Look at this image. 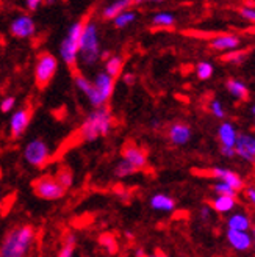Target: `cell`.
Returning a JSON list of instances; mask_svg holds the SVG:
<instances>
[{
    "mask_svg": "<svg viewBox=\"0 0 255 257\" xmlns=\"http://www.w3.org/2000/svg\"><path fill=\"white\" fill-rule=\"evenodd\" d=\"M40 7H41L40 0H27V2H25V8H27L30 13H36L40 10Z\"/></svg>",
    "mask_w": 255,
    "mask_h": 257,
    "instance_id": "cell-37",
    "label": "cell"
},
{
    "mask_svg": "<svg viewBox=\"0 0 255 257\" xmlns=\"http://www.w3.org/2000/svg\"><path fill=\"white\" fill-rule=\"evenodd\" d=\"M122 68H124V58L121 55H111L107 61H105V72L113 77L114 80H116V77L122 72Z\"/></svg>",
    "mask_w": 255,
    "mask_h": 257,
    "instance_id": "cell-24",
    "label": "cell"
},
{
    "mask_svg": "<svg viewBox=\"0 0 255 257\" xmlns=\"http://www.w3.org/2000/svg\"><path fill=\"white\" fill-rule=\"evenodd\" d=\"M239 15L243 19L255 24V7H241L239 8Z\"/></svg>",
    "mask_w": 255,
    "mask_h": 257,
    "instance_id": "cell-34",
    "label": "cell"
},
{
    "mask_svg": "<svg viewBox=\"0 0 255 257\" xmlns=\"http://www.w3.org/2000/svg\"><path fill=\"white\" fill-rule=\"evenodd\" d=\"M58 71V60L55 55L43 52L38 55L35 63V83L38 88H46Z\"/></svg>",
    "mask_w": 255,
    "mask_h": 257,
    "instance_id": "cell-5",
    "label": "cell"
},
{
    "mask_svg": "<svg viewBox=\"0 0 255 257\" xmlns=\"http://www.w3.org/2000/svg\"><path fill=\"white\" fill-rule=\"evenodd\" d=\"M93 83H94V88H96L97 94L100 96V99L104 100V104H107L114 91V79L110 77L105 71H100L96 74Z\"/></svg>",
    "mask_w": 255,
    "mask_h": 257,
    "instance_id": "cell-13",
    "label": "cell"
},
{
    "mask_svg": "<svg viewBox=\"0 0 255 257\" xmlns=\"http://www.w3.org/2000/svg\"><path fill=\"white\" fill-rule=\"evenodd\" d=\"M130 5H132V2H129V0H116V2H111L107 7H104V10H102V19L114 21L121 15V13H124L125 10H129Z\"/></svg>",
    "mask_w": 255,
    "mask_h": 257,
    "instance_id": "cell-21",
    "label": "cell"
},
{
    "mask_svg": "<svg viewBox=\"0 0 255 257\" xmlns=\"http://www.w3.org/2000/svg\"><path fill=\"white\" fill-rule=\"evenodd\" d=\"M36 238V229L32 224H21L8 230L2 245L0 257H27Z\"/></svg>",
    "mask_w": 255,
    "mask_h": 257,
    "instance_id": "cell-1",
    "label": "cell"
},
{
    "mask_svg": "<svg viewBox=\"0 0 255 257\" xmlns=\"http://www.w3.org/2000/svg\"><path fill=\"white\" fill-rule=\"evenodd\" d=\"M74 83H75V86L79 88V91H82V93L88 97L89 104H91L94 108H102V107H105L104 100L100 99V96H99L97 91H96L93 80H89L88 77H85V75H82V74H77V75L74 77Z\"/></svg>",
    "mask_w": 255,
    "mask_h": 257,
    "instance_id": "cell-11",
    "label": "cell"
},
{
    "mask_svg": "<svg viewBox=\"0 0 255 257\" xmlns=\"http://www.w3.org/2000/svg\"><path fill=\"white\" fill-rule=\"evenodd\" d=\"M152 24H154V27H158V29H169V27H174L175 18H174V15H171V13L160 11L152 18Z\"/></svg>",
    "mask_w": 255,
    "mask_h": 257,
    "instance_id": "cell-26",
    "label": "cell"
},
{
    "mask_svg": "<svg viewBox=\"0 0 255 257\" xmlns=\"http://www.w3.org/2000/svg\"><path fill=\"white\" fill-rule=\"evenodd\" d=\"M55 177H57V181L63 187H65L66 190L71 188L72 184H74V174H72V171L69 168H61V170H58V173L55 174Z\"/></svg>",
    "mask_w": 255,
    "mask_h": 257,
    "instance_id": "cell-30",
    "label": "cell"
},
{
    "mask_svg": "<svg viewBox=\"0 0 255 257\" xmlns=\"http://www.w3.org/2000/svg\"><path fill=\"white\" fill-rule=\"evenodd\" d=\"M100 55H102V50H100V38H99L97 24L93 19H88L83 35H82L79 60L85 66H94L100 60Z\"/></svg>",
    "mask_w": 255,
    "mask_h": 257,
    "instance_id": "cell-4",
    "label": "cell"
},
{
    "mask_svg": "<svg viewBox=\"0 0 255 257\" xmlns=\"http://www.w3.org/2000/svg\"><path fill=\"white\" fill-rule=\"evenodd\" d=\"M10 33H11V36L18 38V40H29V38H32L36 33L35 19L29 15V13L18 15L10 22Z\"/></svg>",
    "mask_w": 255,
    "mask_h": 257,
    "instance_id": "cell-8",
    "label": "cell"
},
{
    "mask_svg": "<svg viewBox=\"0 0 255 257\" xmlns=\"http://www.w3.org/2000/svg\"><path fill=\"white\" fill-rule=\"evenodd\" d=\"M208 174H210L213 179H216L218 182H224V184H227L228 187H232L236 193L244 188V181H243V177H241L238 173L232 171V170L221 168V166H213V168H210Z\"/></svg>",
    "mask_w": 255,
    "mask_h": 257,
    "instance_id": "cell-10",
    "label": "cell"
},
{
    "mask_svg": "<svg viewBox=\"0 0 255 257\" xmlns=\"http://www.w3.org/2000/svg\"><path fill=\"white\" fill-rule=\"evenodd\" d=\"M227 91L230 93L235 99L238 100H246L249 97V88L244 82H241L238 79H228L225 82Z\"/></svg>",
    "mask_w": 255,
    "mask_h": 257,
    "instance_id": "cell-23",
    "label": "cell"
},
{
    "mask_svg": "<svg viewBox=\"0 0 255 257\" xmlns=\"http://www.w3.org/2000/svg\"><path fill=\"white\" fill-rule=\"evenodd\" d=\"M122 82L125 85H133L136 82V75L132 72H125V74H122Z\"/></svg>",
    "mask_w": 255,
    "mask_h": 257,
    "instance_id": "cell-40",
    "label": "cell"
},
{
    "mask_svg": "<svg viewBox=\"0 0 255 257\" xmlns=\"http://www.w3.org/2000/svg\"><path fill=\"white\" fill-rule=\"evenodd\" d=\"M218 138L221 143V149H235L236 140H238L236 127L228 121L221 122L218 127Z\"/></svg>",
    "mask_w": 255,
    "mask_h": 257,
    "instance_id": "cell-17",
    "label": "cell"
},
{
    "mask_svg": "<svg viewBox=\"0 0 255 257\" xmlns=\"http://www.w3.org/2000/svg\"><path fill=\"white\" fill-rule=\"evenodd\" d=\"M210 207L216 213H230L236 207V198H230V196H214L211 199Z\"/></svg>",
    "mask_w": 255,
    "mask_h": 257,
    "instance_id": "cell-22",
    "label": "cell"
},
{
    "mask_svg": "<svg viewBox=\"0 0 255 257\" xmlns=\"http://www.w3.org/2000/svg\"><path fill=\"white\" fill-rule=\"evenodd\" d=\"M136 257H168V255H164V254H150V255H147L144 252V249H136Z\"/></svg>",
    "mask_w": 255,
    "mask_h": 257,
    "instance_id": "cell-41",
    "label": "cell"
},
{
    "mask_svg": "<svg viewBox=\"0 0 255 257\" xmlns=\"http://www.w3.org/2000/svg\"><path fill=\"white\" fill-rule=\"evenodd\" d=\"M122 160L129 162L136 171L144 170L146 165H147V156H146V152L141 148L133 146V145L124 148V151H122Z\"/></svg>",
    "mask_w": 255,
    "mask_h": 257,
    "instance_id": "cell-16",
    "label": "cell"
},
{
    "mask_svg": "<svg viewBox=\"0 0 255 257\" xmlns=\"http://www.w3.org/2000/svg\"><path fill=\"white\" fill-rule=\"evenodd\" d=\"M213 71H214V68L210 61H200L196 66V75L200 80H210L213 75Z\"/></svg>",
    "mask_w": 255,
    "mask_h": 257,
    "instance_id": "cell-29",
    "label": "cell"
},
{
    "mask_svg": "<svg viewBox=\"0 0 255 257\" xmlns=\"http://www.w3.org/2000/svg\"><path fill=\"white\" fill-rule=\"evenodd\" d=\"M193 137V132H191V127L185 122H174L169 125L168 128V138L172 145L175 146H183Z\"/></svg>",
    "mask_w": 255,
    "mask_h": 257,
    "instance_id": "cell-14",
    "label": "cell"
},
{
    "mask_svg": "<svg viewBox=\"0 0 255 257\" xmlns=\"http://www.w3.org/2000/svg\"><path fill=\"white\" fill-rule=\"evenodd\" d=\"M239 44H241L239 38L236 35H230V33L218 35L210 41V47L218 50V52H235V50L239 47Z\"/></svg>",
    "mask_w": 255,
    "mask_h": 257,
    "instance_id": "cell-15",
    "label": "cell"
},
{
    "mask_svg": "<svg viewBox=\"0 0 255 257\" xmlns=\"http://www.w3.org/2000/svg\"><path fill=\"white\" fill-rule=\"evenodd\" d=\"M252 227L250 218L244 212H235L227 218V229L239 230V232H249Z\"/></svg>",
    "mask_w": 255,
    "mask_h": 257,
    "instance_id": "cell-19",
    "label": "cell"
},
{
    "mask_svg": "<svg viewBox=\"0 0 255 257\" xmlns=\"http://www.w3.org/2000/svg\"><path fill=\"white\" fill-rule=\"evenodd\" d=\"M208 108H210V113L213 114L214 118H219V119H224L225 118V110H224V105L218 99H213L210 100L208 104Z\"/></svg>",
    "mask_w": 255,
    "mask_h": 257,
    "instance_id": "cell-32",
    "label": "cell"
},
{
    "mask_svg": "<svg viewBox=\"0 0 255 257\" xmlns=\"http://www.w3.org/2000/svg\"><path fill=\"white\" fill-rule=\"evenodd\" d=\"M210 213H211V207L210 205H202L200 207V210H199V215H200V218L203 221H207L208 218H210Z\"/></svg>",
    "mask_w": 255,
    "mask_h": 257,
    "instance_id": "cell-39",
    "label": "cell"
},
{
    "mask_svg": "<svg viewBox=\"0 0 255 257\" xmlns=\"http://www.w3.org/2000/svg\"><path fill=\"white\" fill-rule=\"evenodd\" d=\"M149 204H150V207L154 210L164 212V213H169V212L175 210V205H177L174 198L164 195V193H157V195H154L150 198Z\"/></svg>",
    "mask_w": 255,
    "mask_h": 257,
    "instance_id": "cell-20",
    "label": "cell"
},
{
    "mask_svg": "<svg viewBox=\"0 0 255 257\" xmlns=\"http://www.w3.org/2000/svg\"><path fill=\"white\" fill-rule=\"evenodd\" d=\"M50 157H52V151L41 138L30 140L24 148V159L33 168H44L50 162Z\"/></svg>",
    "mask_w": 255,
    "mask_h": 257,
    "instance_id": "cell-6",
    "label": "cell"
},
{
    "mask_svg": "<svg viewBox=\"0 0 255 257\" xmlns=\"http://www.w3.org/2000/svg\"><path fill=\"white\" fill-rule=\"evenodd\" d=\"M138 18V13L136 11H132V10H125L124 13H121V15L113 21V25L116 29H125L129 27L130 24H133Z\"/></svg>",
    "mask_w": 255,
    "mask_h": 257,
    "instance_id": "cell-27",
    "label": "cell"
},
{
    "mask_svg": "<svg viewBox=\"0 0 255 257\" xmlns=\"http://www.w3.org/2000/svg\"><path fill=\"white\" fill-rule=\"evenodd\" d=\"M236 156L247 163H255V135L252 134H238L235 145Z\"/></svg>",
    "mask_w": 255,
    "mask_h": 257,
    "instance_id": "cell-12",
    "label": "cell"
},
{
    "mask_svg": "<svg viewBox=\"0 0 255 257\" xmlns=\"http://www.w3.org/2000/svg\"><path fill=\"white\" fill-rule=\"evenodd\" d=\"M100 243H102V246H105L110 252H114V251H116V241H114L113 237L104 235V237L100 238Z\"/></svg>",
    "mask_w": 255,
    "mask_h": 257,
    "instance_id": "cell-35",
    "label": "cell"
},
{
    "mask_svg": "<svg viewBox=\"0 0 255 257\" xmlns=\"http://www.w3.org/2000/svg\"><path fill=\"white\" fill-rule=\"evenodd\" d=\"M86 21H88V16L72 22L69 25L65 40H63L61 44H60V55H61V58H63V61H65L66 66L71 68V69L77 68L79 55H80L82 35H83V30H85Z\"/></svg>",
    "mask_w": 255,
    "mask_h": 257,
    "instance_id": "cell-3",
    "label": "cell"
},
{
    "mask_svg": "<svg viewBox=\"0 0 255 257\" xmlns=\"http://www.w3.org/2000/svg\"><path fill=\"white\" fill-rule=\"evenodd\" d=\"M113 127V114L108 107L94 108L85 118L79 128V137L85 143H91L100 137H107Z\"/></svg>",
    "mask_w": 255,
    "mask_h": 257,
    "instance_id": "cell-2",
    "label": "cell"
},
{
    "mask_svg": "<svg viewBox=\"0 0 255 257\" xmlns=\"http://www.w3.org/2000/svg\"><path fill=\"white\" fill-rule=\"evenodd\" d=\"M15 107H16V97L15 96H5L2 100H0V111L2 113H10V111H13Z\"/></svg>",
    "mask_w": 255,
    "mask_h": 257,
    "instance_id": "cell-33",
    "label": "cell"
},
{
    "mask_svg": "<svg viewBox=\"0 0 255 257\" xmlns=\"http://www.w3.org/2000/svg\"><path fill=\"white\" fill-rule=\"evenodd\" d=\"M247 57L246 52H230L227 57H225V61H232V63H241V61H244V58Z\"/></svg>",
    "mask_w": 255,
    "mask_h": 257,
    "instance_id": "cell-36",
    "label": "cell"
},
{
    "mask_svg": "<svg viewBox=\"0 0 255 257\" xmlns=\"http://www.w3.org/2000/svg\"><path fill=\"white\" fill-rule=\"evenodd\" d=\"M32 121V108L30 107H22L13 113L10 119V137L13 140H19L24 137L25 131L29 128Z\"/></svg>",
    "mask_w": 255,
    "mask_h": 257,
    "instance_id": "cell-9",
    "label": "cell"
},
{
    "mask_svg": "<svg viewBox=\"0 0 255 257\" xmlns=\"http://www.w3.org/2000/svg\"><path fill=\"white\" fill-rule=\"evenodd\" d=\"M225 237H227V243L235 251H247V249L252 248V235H250V232H239V230L227 229Z\"/></svg>",
    "mask_w": 255,
    "mask_h": 257,
    "instance_id": "cell-18",
    "label": "cell"
},
{
    "mask_svg": "<svg viewBox=\"0 0 255 257\" xmlns=\"http://www.w3.org/2000/svg\"><path fill=\"white\" fill-rule=\"evenodd\" d=\"M250 235H252V246H253V249H255V227L252 229V232H250Z\"/></svg>",
    "mask_w": 255,
    "mask_h": 257,
    "instance_id": "cell-42",
    "label": "cell"
},
{
    "mask_svg": "<svg viewBox=\"0 0 255 257\" xmlns=\"http://www.w3.org/2000/svg\"><path fill=\"white\" fill-rule=\"evenodd\" d=\"M135 173H138V171L133 168V166H132L129 162H125V160H122V159L118 162L116 168H114V176L119 177V179L129 177V176H132V174H135Z\"/></svg>",
    "mask_w": 255,
    "mask_h": 257,
    "instance_id": "cell-28",
    "label": "cell"
},
{
    "mask_svg": "<svg viewBox=\"0 0 255 257\" xmlns=\"http://www.w3.org/2000/svg\"><path fill=\"white\" fill-rule=\"evenodd\" d=\"M33 193L46 201H58L66 195V188L63 187L55 176H41L33 182Z\"/></svg>",
    "mask_w": 255,
    "mask_h": 257,
    "instance_id": "cell-7",
    "label": "cell"
},
{
    "mask_svg": "<svg viewBox=\"0 0 255 257\" xmlns=\"http://www.w3.org/2000/svg\"><path fill=\"white\" fill-rule=\"evenodd\" d=\"M213 191L216 193V196H230V198H236L238 193L232 188V187H228L227 184L224 182H216L213 185Z\"/></svg>",
    "mask_w": 255,
    "mask_h": 257,
    "instance_id": "cell-31",
    "label": "cell"
},
{
    "mask_svg": "<svg viewBox=\"0 0 255 257\" xmlns=\"http://www.w3.org/2000/svg\"><path fill=\"white\" fill-rule=\"evenodd\" d=\"M244 195H246L247 201L255 207V187H246L244 188Z\"/></svg>",
    "mask_w": 255,
    "mask_h": 257,
    "instance_id": "cell-38",
    "label": "cell"
},
{
    "mask_svg": "<svg viewBox=\"0 0 255 257\" xmlns=\"http://www.w3.org/2000/svg\"><path fill=\"white\" fill-rule=\"evenodd\" d=\"M252 114H253V119H255V105L252 107Z\"/></svg>",
    "mask_w": 255,
    "mask_h": 257,
    "instance_id": "cell-43",
    "label": "cell"
},
{
    "mask_svg": "<svg viewBox=\"0 0 255 257\" xmlns=\"http://www.w3.org/2000/svg\"><path fill=\"white\" fill-rule=\"evenodd\" d=\"M75 248H77V237L72 232H68L65 235V240H63V245L58 251L57 257H74Z\"/></svg>",
    "mask_w": 255,
    "mask_h": 257,
    "instance_id": "cell-25",
    "label": "cell"
}]
</instances>
